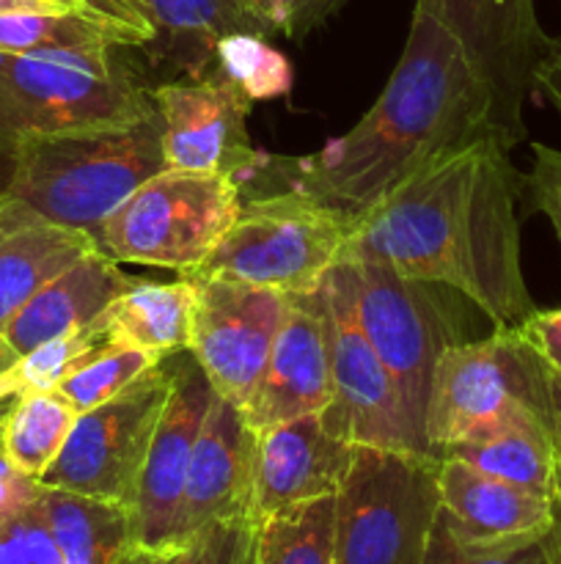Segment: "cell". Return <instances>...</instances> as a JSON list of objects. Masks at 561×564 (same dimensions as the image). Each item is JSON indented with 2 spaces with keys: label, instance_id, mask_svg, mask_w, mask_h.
Returning a JSON list of instances; mask_svg holds the SVG:
<instances>
[{
  "label": "cell",
  "instance_id": "obj_1",
  "mask_svg": "<svg viewBox=\"0 0 561 564\" xmlns=\"http://www.w3.org/2000/svg\"><path fill=\"white\" fill-rule=\"evenodd\" d=\"M509 152L490 132L438 154L352 229L341 257L374 259L407 279L449 286L495 328L520 325L537 306L522 275V176Z\"/></svg>",
  "mask_w": 561,
  "mask_h": 564
},
{
  "label": "cell",
  "instance_id": "obj_2",
  "mask_svg": "<svg viewBox=\"0 0 561 564\" xmlns=\"http://www.w3.org/2000/svg\"><path fill=\"white\" fill-rule=\"evenodd\" d=\"M490 132L495 130L487 94L460 42L438 17L416 6L405 50L377 102L346 135L295 160L284 180L355 229L429 160Z\"/></svg>",
  "mask_w": 561,
  "mask_h": 564
},
{
  "label": "cell",
  "instance_id": "obj_3",
  "mask_svg": "<svg viewBox=\"0 0 561 564\" xmlns=\"http://www.w3.org/2000/svg\"><path fill=\"white\" fill-rule=\"evenodd\" d=\"M531 430L561 452V375L515 328L454 345L435 369L427 411L429 455L498 430Z\"/></svg>",
  "mask_w": 561,
  "mask_h": 564
},
{
  "label": "cell",
  "instance_id": "obj_4",
  "mask_svg": "<svg viewBox=\"0 0 561 564\" xmlns=\"http://www.w3.org/2000/svg\"><path fill=\"white\" fill-rule=\"evenodd\" d=\"M9 163V196L94 237L143 182L165 171L163 124L154 113L132 124L36 135L22 141Z\"/></svg>",
  "mask_w": 561,
  "mask_h": 564
},
{
  "label": "cell",
  "instance_id": "obj_5",
  "mask_svg": "<svg viewBox=\"0 0 561 564\" xmlns=\"http://www.w3.org/2000/svg\"><path fill=\"white\" fill-rule=\"evenodd\" d=\"M157 113L148 88L116 50L0 53V158L22 141Z\"/></svg>",
  "mask_w": 561,
  "mask_h": 564
},
{
  "label": "cell",
  "instance_id": "obj_6",
  "mask_svg": "<svg viewBox=\"0 0 561 564\" xmlns=\"http://www.w3.org/2000/svg\"><path fill=\"white\" fill-rule=\"evenodd\" d=\"M350 235L344 215L284 187L242 198L218 246L182 279H229L284 295L314 292L341 259Z\"/></svg>",
  "mask_w": 561,
  "mask_h": 564
},
{
  "label": "cell",
  "instance_id": "obj_7",
  "mask_svg": "<svg viewBox=\"0 0 561 564\" xmlns=\"http://www.w3.org/2000/svg\"><path fill=\"white\" fill-rule=\"evenodd\" d=\"M440 457L355 446L336 494V564H424Z\"/></svg>",
  "mask_w": 561,
  "mask_h": 564
},
{
  "label": "cell",
  "instance_id": "obj_8",
  "mask_svg": "<svg viewBox=\"0 0 561 564\" xmlns=\"http://www.w3.org/2000/svg\"><path fill=\"white\" fill-rule=\"evenodd\" d=\"M242 207V180L231 174L160 171L143 182L94 231L97 248L113 262L148 268H198Z\"/></svg>",
  "mask_w": 561,
  "mask_h": 564
},
{
  "label": "cell",
  "instance_id": "obj_9",
  "mask_svg": "<svg viewBox=\"0 0 561 564\" xmlns=\"http://www.w3.org/2000/svg\"><path fill=\"white\" fill-rule=\"evenodd\" d=\"M355 275L358 317L380 361L394 378L407 419L427 446V411L435 369L454 345H462V317L449 286L407 279L374 259L344 257ZM429 452V446H427ZM435 457V455H432Z\"/></svg>",
  "mask_w": 561,
  "mask_h": 564
},
{
  "label": "cell",
  "instance_id": "obj_10",
  "mask_svg": "<svg viewBox=\"0 0 561 564\" xmlns=\"http://www.w3.org/2000/svg\"><path fill=\"white\" fill-rule=\"evenodd\" d=\"M174 369L176 356L163 358L113 400L77 413L64 449L38 482L130 510Z\"/></svg>",
  "mask_w": 561,
  "mask_h": 564
},
{
  "label": "cell",
  "instance_id": "obj_11",
  "mask_svg": "<svg viewBox=\"0 0 561 564\" xmlns=\"http://www.w3.org/2000/svg\"><path fill=\"white\" fill-rule=\"evenodd\" d=\"M322 301L324 319H328L330 389H333V400L322 411L324 424L339 438L355 446L429 455L407 419L394 378L363 330L358 317L355 275L344 257L324 275Z\"/></svg>",
  "mask_w": 561,
  "mask_h": 564
},
{
  "label": "cell",
  "instance_id": "obj_12",
  "mask_svg": "<svg viewBox=\"0 0 561 564\" xmlns=\"http://www.w3.org/2000/svg\"><path fill=\"white\" fill-rule=\"evenodd\" d=\"M460 42L490 102V121L509 149L526 138L534 75L553 47L534 0H416Z\"/></svg>",
  "mask_w": 561,
  "mask_h": 564
},
{
  "label": "cell",
  "instance_id": "obj_13",
  "mask_svg": "<svg viewBox=\"0 0 561 564\" xmlns=\"http://www.w3.org/2000/svg\"><path fill=\"white\" fill-rule=\"evenodd\" d=\"M196 286L190 356L209 386L231 405L251 402L275 334L286 312V295L229 279H187Z\"/></svg>",
  "mask_w": 561,
  "mask_h": 564
},
{
  "label": "cell",
  "instance_id": "obj_14",
  "mask_svg": "<svg viewBox=\"0 0 561 564\" xmlns=\"http://www.w3.org/2000/svg\"><path fill=\"white\" fill-rule=\"evenodd\" d=\"M152 99L163 124L165 169L237 180L262 171L264 158L251 147L245 130L251 99L218 64L193 80L152 88Z\"/></svg>",
  "mask_w": 561,
  "mask_h": 564
},
{
  "label": "cell",
  "instance_id": "obj_15",
  "mask_svg": "<svg viewBox=\"0 0 561 564\" xmlns=\"http://www.w3.org/2000/svg\"><path fill=\"white\" fill-rule=\"evenodd\" d=\"M212 386L190 350L176 356L174 386L163 408L146 463L138 479L135 501L130 507V529L135 549H160L174 543L185 499L193 446L212 402Z\"/></svg>",
  "mask_w": 561,
  "mask_h": 564
},
{
  "label": "cell",
  "instance_id": "obj_16",
  "mask_svg": "<svg viewBox=\"0 0 561 564\" xmlns=\"http://www.w3.org/2000/svg\"><path fill=\"white\" fill-rule=\"evenodd\" d=\"M333 400L330 389V345L322 286L286 295V312L275 334L267 367L242 408L253 433L278 422L324 411Z\"/></svg>",
  "mask_w": 561,
  "mask_h": 564
},
{
  "label": "cell",
  "instance_id": "obj_17",
  "mask_svg": "<svg viewBox=\"0 0 561 564\" xmlns=\"http://www.w3.org/2000/svg\"><path fill=\"white\" fill-rule=\"evenodd\" d=\"M355 444L324 424L322 411L256 433L253 518L339 494Z\"/></svg>",
  "mask_w": 561,
  "mask_h": 564
},
{
  "label": "cell",
  "instance_id": "obj_18",
  "mask_svg": "<svg viewBox=\"0 0 561 564\" xmlns=\"http://www.w3.org/2000/svg\"><path fill=\"white\" fill-rule=\"evenodd\" d=\"M253 468L256 433L245 424L240 408L212 394L193 446L174 543L207 523L253 518Z\"/></svg>",
  "mask_w": 561,
  "mask_h": 564
},
{
  "label": "cell",
  "instance_id": "obj_19",
  "mask_svg": "<svg viewBox=\"0 0 561 564\" xmlns=\"http://www.w3.org/2000/svg\"><path fill=\"white\" fill-rule=\"evenodd\" d=\"M440 518L473 545H512L548 538L561 523L559 507L542 496L495 479L457 457H440Z\"/></svg>",
  "mask_w": 561,
  "mask_h": 564
},
{
  "label": "cell",
  "instance_id": "obj_20",
  "mask_svg": "<svg viewBox=\"0 0 561 564\" xmlns=\"http://www.w3.org/2000/svg\"><path fill=\"white\" fill-rule=\"evenodd\" d=\"M91 251L99 248L88 231L55 224L22 198L0 191V372L9 367L3 336L16 312L50 279Z\"/></svg>",
  "mask_w": 561,
  "mask_h": 564
},
{
  "label": "cell",
  "instance_id": "obj_21",
  "mask_svg": "<svg viewBox=\"0 0 561 564\" xmlns=\"http://www.w3.org/2000/svg\"><path fill=\"white\" fill-rule=\"evenodd\" d=\"M135 281L132 275L121 273L119 262L105 257L102 251H91L77 259L55 279H50L11 319L3 336L6 364L11 367L33 347L91 325Z\"/></svg>",
  "mask_w": 561,
  "mask_h": 564
},
{
  "label": "cell",
  "instance_id": "obj_22",
  "mask_svg": "<svg viewBox=\"0 0 561 564\" xmlns=\"http://www.w3.org/2000/svg\"><path fill=\"white\" fill-rule=\"evenodd\" d=\"M193 303L196 286L182 279L174 284H152L138 279L113 306L105 312L110 345L146 350L157 358L190 350Z\"/></svg>",
  "mask_w": 561,
  "mask_h": 564
},
{
  "label": "cell",
  "instance_id": "obj_23",
  "mask_svg": "<svg viewBox=\"0 0 561 564\" xmlns=\"http://www.w3.org/2000/svg\"><path fill=\"white\" fill-rule=\"evenodd\" d=\"M135 6L152 22L154 39H168L176 53H185L193 77L209 72L215 44L229 33H270L248 0H135Z\"/></svg>",
  "mask_w": 561,
  "mask_h": 564
},
{
  "label": "cell",
  "instance_id": "obj_24",
  "mask_svg": "<svg viewBox=\"0 0 561 564\" xmlns=\"http://www.w3.org/2000/svg\"><path fill=\"white\" fill-rule=\"evenodd\" d=\"M42 505L61 564H121L132 549L127 507L44 485Z\"/></svg>",
  "mask_w": 561,
  "mask_h": 564
},
{
  "label": "cell",
  "instance_id": "obj_25",
  "mask_svg": "<svg viewBox=\"0 0 561 564\" xmlns=\"http://www.w3.org/2000/svg\"><path fill=\"white\" fill-rule=\"evenodd\" d=\"M143 28L102 11H16L0 14V53L33 50H119L152 44Z\"/></svg>",
  "mask_w": 561,
  "mask_h": 564
},
{
  "label": "cell",
  "instance_id": "obj_26",
  "mask_svg": "<svg viewBox=\"0 0 561 564\" xmlns=\"http://www.w3.org/2000/svg\"><path fill=\"white\" fill-rule=\"evenodd\" d=\"M495 479L542 496L561 512V452L531 430L509 427L479 441H465L446 452Z\"/></svg>",
  "mask_w": 561,
  "mask_h": 564
},
{
  "label": "cell",
  "instance_id": "obj_27",
  "mask_svg": "<svg viewBox=\"0 0 561 564\" xmlns=\"http://www.w3.org/2000/svg\"><path fill=\"white\" fill-rule=\"evenodd\" d=\"M77 411L58 391H33L0 405V457L25 477L42 479L64 449Z\"/></svg>",
  "mask_w": 561,
  "mask_h": 564
},
{
  "label": "cell",
  "instance_id": "obj_28",
  "mask_svg": "<svg viewBox=\"0 0 561 564\" xmlns=\"http://www.w3.org/2000/svg\"><path fill=\"white\" fill-rule=\"evenodd\" d=\"M256 564H336V496L258 518Z\"/></svg>",
  "mask_w": 561,
  "mask_h": 564
},
{
  "label": "cell",
  "instance_id": "obj_29",
  "mask_svg": "<svg viewBox=\"0 0 561 564\" xmlns=\"http://www.w3.org/2000/svg\"><path fill=\"white\" fill-rule=\"evenodd\" d=\"M0 564H61L42 505V482L0 457Z\"/></svg>",
  "mask_w": 561,
  "mask_h": 564
},
{
  "label": "cell",
  "instance_id": "obj_30",
  "mask_svg": "<svg viewBox=\"0 0 561 564\" xmlns=\"http://www.w3.org/2000/svg\"><path fill=\"white\" fill-rule=\"evenodd\" d=\"M105 341H108V323L102 314L86 328L69 330L33 347L31 352L20 356L0 372V405L14 397L33 394V391H53L72 372V367H77L88 352L102 347Z\"/></svg>",
  "mask_w": 561,
  "mask_h": 564
},
{
  "label": "cell",
  "instance_id": "obj_31",
  "mask_svg": "<svg viewBox=\"0 0 561 564\" xmlns=\"http://www.w3.org/2000/svg\"><path fill=\"white\" fill-rule=\"evenodd\" d=\"M121 564H256V518L207 523L160 549L132 545Z\"/></svg>",
  "mask_w": 561,
  "mask_h": 564
},
{
  "label": "cell",
  "instance_id": "obj_32",
  "mask_svg": "<svg viewBox=\"0 0 561 564\" xmlns=\"http://www.w3.org/2000/svg\"><path fill=\"white\" fill-rule=\"evenodd\" d=\"M163 358L152 356L146 350L127 345H110L105 341L94 352H88L72 372L55 386L61 397L75 408L77 413H86L91 408L102 405V402L113 400L116 394L135 383L146 369L160 364Z\"/></svg>",
  "mask_w": 561,
  "mask_h": 564
},
{
  "label": "cell",
  "instance_id": "obj_33",
  "mask_svg": "<svg viewBox=\"0 0 561 564\" xmlns=\"http://www.w3.org/2000/svg\"><path fill=\"white\" fill-rule=\"evenodd\" d=\"M215 64L251 102L289 94L292 66L258 33H229L215 44Z\"/></svg>",
  "mask_w": 561,
  "mask_h": 564
},
{
  "label": "cell",
  "instance_id": "obj_34",
  "mask_svg": "<svg viewBox=\"0 0 561 564\" xmlns=\"http://www.w3.org/2000/svg\"><path fill=\"white\" fill-rule=\"evenodd\" d=\"M424 564H556L553 532L528 543L473 545L457 538L438 512Z\"/></svg>",
  "mask_w": 561,
  "mask_h": 564
},
{
  "label": "cell",
  "instance_id": "obj_35",
  "mask_svg": "<svg viewBox=\"0 0 561 564\" xmlns=\"http://www.w3.org/2000/svg\"><path fill=\"white\" fill-rule=\"evenodd\" d=\"M270 33L300 39L328 22L350 0H248Z\"/></svg>",
  "mask_w": 561,
  "mask_h": 564
},
{
  "label": "cell",
  "instance_id": "obj_36",
  "mask_svg": "<svg viewBox=\"0 0 561 564\" xmlns=\"http://www.w3.org/2000/svg\"><path fill=\"white\" fill-rule=\"evenodd\" d=\"M534 209L550 220L556 240L561 246V149L548 143H534V163L528 176H522Z\"/></svg>",
  "mask_w": 561,
  "mask_h": 564
},
{
  "label": "cell",
  "instance_id": "obj_37",
  "mask_svg": "<svg viewBox=\"0 0 561 564\" xmlns=\"http://www.w3.org/2000/svg\"><path fill=\"white\" fill-rule=\"evenodd\" d=\"M522 336L531 341L534 350L561 375V308H550V312H539L534 308L520 325H517Z\"/></svg>",
  "mask_w": 561,
  "mask_h": 564
},
{
  "label": "cell",
  "instance_id": "obj_38",
  "mask_svg": "<svg viewBox=\"0 0 561 564\" xmlns=\"http://www.w3.org/2000/svg\"><path fill=\"white\" fill-rule=\"evenodd\" d=\"M534 94H539L561 119V36L553 39V47L534 75Z\"/></svg>",
  "mask_w": 561,
  "mask_h": 564
},
{
  "label": "cell",
  "instance_id": "obj_39",
  "mask_svg": "<svg viewBox=\"0 0 561 564\" xmlns=\"http://www.w3.org/2000/svg\"><path fill=\"white\" fill-rule=\"evenodd\" d=\"M88 9L99 11L97 6H91V0H0V14H16V11H88Z\"/></svg>",
  "mask_w": 561,
  "mask_h": 564
},
{
  "label": "cell",
  "instance_id": "obj_40",
  "mask_svg": "<svg viewBox=\"0 0 561 564\" xmlns=\"http://www.w3.org/2000/svg\"><path fill=\"white\" fill-rule=\"evenodd\" d=\"M91 6H97L99 11H105V14L116 17V20H124L130 22V25L154 33L152 22L146 20V14H143L141 9H138L135 0H91Z\"/></svg>",
  "mask_w": 561,
  "mask_h": 564
},
{
  "label": "cell",
  "instance_id": "obj_41",
  "mask_svg": "<svg viewBox=\"0 0 561 564\" xmlns=\"http://www.w3.org/2000/svg\"><path fill=\"white\" fill-rule=\"evenodd\" d=\"M553 556L556 564H561V523L553 529Z\"/></svg>",
  "mask_w": 561,
  "mask_h": 564
}]
</instances>
